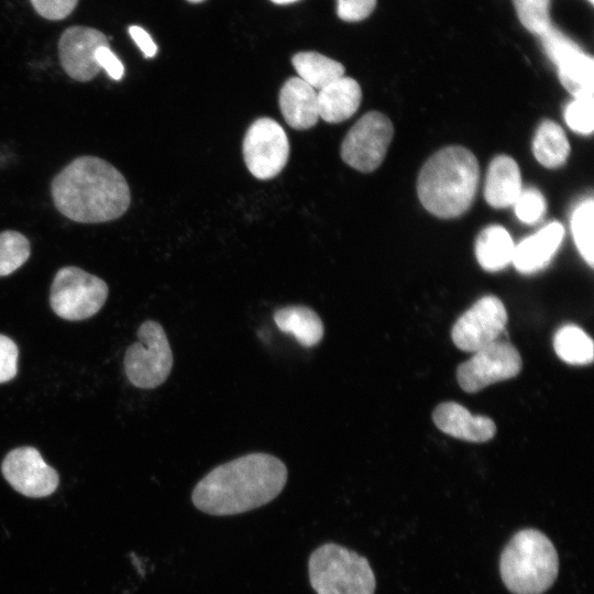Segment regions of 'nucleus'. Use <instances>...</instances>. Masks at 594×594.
<instances>
[{"instance_id": "nucleus-23", "label": "nucleus", "mask_w": 594, "mask_h": 594, "mask_svg": "<svg viewBox=\"0 0 594 594\" xmlns=\"http://www.w3.org/2000/svg\"><path fill=\"white\" fill-rule=\"evenodd\" d=\"M293 65L298 77L314 89H321L344 76L341 63L317 52H300L293 56Z\"/></svg>"}, {"instance_id": "nucleus-28", "label": "nucleus", "mask_w": 594, "mask_h": 594, "mask_svg": "<svg viewBox=\"0 0 594 594\" xmlns=\"http://www.w3.org/2000/svg\"><path fill=\"white\" fill-rule=\"evenodd\" d=\"M566 124L581 134H590L594 129L593 95L575 97L564 110Z\"/></svg>"}, {"instance_id": "nucleus-36", "label": "nucleus", "mask_w": 594, "mask_h": 594, "mask_svg": "<svg viewBox=\"0 0 594 594\" xmlns=\"http://www.w3.org/2000/svg\"><path fill=\"white\" fill-rule=\"evenodd\" d=\"M187 1L193 2V3H197V2H201L204 0H187Z\"/></svg>"}, {"instance_id": "nucleus-34", "label": "nucleus", "mask_w": 594, "mask_h": 594, "mask_svg": "<svg viewBox=\"0 0 594 594\" xmlns=\"http://www.w3.org/2000/svg\"><path fill=\"white\" fill-rule=\"evenodd\" d=\"M129 33L135 44L140 47V50L143 52L144 56L146 57H153L155 56L157 52V46L154 43L151 35L141 26L139 25H131L129 28Z\"/></svg>"}, {"instance_id": "nucleus-21", "label": "nucleus", "mask_w": 594, "mask_h": 594, "mask_svg": "<svg viewBox=\"0 0 594 594\" xmlns=\"http://www.w3.org/2000/svg\"><path fill=\"white\" fill-rule=\"evenodd\" d=\"M559 79L574 98L593 95L594 61L580 47L557 62Z\"/></svg>"}, {"instance_id": "nucleus-13", "label": "nucleus", "mask_w": 594, "mask_h": 594, "mask_svg": "<svg viewBox=\"0 0 594 594\" xmlns=\"http://www.w3.org/2000/svg\"><path fill=\"white\" fill-rule=\"evenodd\" d=\"M101 46H109V41L101 31L82 25L67 28L58 41L63 69L77 81L91 80L101 69L95 57L96 51Z\"/></svg>"}, {"instance_id": "nucleus-15", "label": "nucleus", "mask_w": 594, "mask_h": 594, "mask_svg": "<svg viewBox=\"0 0 594 594\" xmlns=\"http://www.w3.org/2000/svg\"><path fill=\"white\" fill-rule=\"evenodd\" d=\"M563 235V226L559 222H551L520 241L515 246L512 261L516 270L522 274H531L542 270L557 252Z\"/></svg>"}, {"instance_id": "nucleus-1", "label": "nucleus", "mask_w": 594, "mask_h": 594, "mask_svg": "<svg viewBox=\"0 0 594 594\" xmlns=\"http://www.w3.org/2000/svg\"><path fill=\"white\" fill-rule=\"evenodd\" d=\"M286 482L287 468L282 460L268 453H249L207 473L194 487L191 501L209 515H238L273 501Z\"/></svg>"}, {"instance_id": "nucleus-32", "label": "nucleus", "mask_w": 594, "mask_h": 594, "mask_svg": "<svg viewBox=\"0 0 594 594\" xmlns=\"http://www.w3.org/2000/svg\"><path fill=\"white\" fill-rule=\"evenodd\" d=\"M338 16L348 22L366 19L375 9L376 0H337Z\"/></svg>"}, {"instance_id": "nucleus-12", "label": "nucleus", "mask_w": 594, "mask_h": 594, "mask_svg": "<svg viewBox=\"0 0 594 594\" xmlns=\"http://www.w3.org/2000/svg\"><path fill=\"white\" fill-rule=\"evenodd\" d=\"M1 472L7 482L28 497H45L53 494L59 483L57 472L33 447H19L3 459Z\"/></svg>"}, {"instance_id": "nucleus-22", "label": "nucleus", "mask_w": 594, "mask_h": 594, "mask_svg": "<svg viewBox=\"0 0 594 594\" xmlns=\"http://www.w3.org/2000/svg\"><path fill=\"white\" fill-rule=\"evenodd\" d=\"M532 152L536 160L547 168L563 165L570 154V144L563 129L551 120L542 121L534 138Z\"/></svg>"}, {"instance_id": "nucleus-18", "label": "nucleus", "mask_w": 594, "mask_h": 594, "mask_svg": "<svg viewBox=\"0 0 594 594\" xmlns=\"http://www.w3.org/2000/svg\"><path fill=\"white\" fill-rule=\"evenodd\" d=\"M522 190L520 170L512 157L492 160L485 180L484 198L494 208L513 206Z\"/></svg>"}, {"instance_id": "nucleus-5", "label": "nucleus", "mask_w": 594, "mask_h": 594, "mask_svg": "<svg viewBox=\"0 0 594 594\" xmlns=\"http://www.w3.org/2000/svg\"><path fill=\"white\" fill-rule=\"evenodd\" d=\"M308 575L317 594H374L376 586L367 559L334 542L311 552Z\"/></svg>"}, {"instance_id": "nucleus-9", "label": "nucleus", "mask_w": 594, "mask_h": 594, "mask_svg": "<svg viewBox=\"0 0 594 594\" xmlns=\"http://www.w3.org/2000/svg\"><path fill=\"white\" fill-rule=\"evenodd\" d=\"M243 157L249 172L265 180L277 176L286 166L289 142L285 130L271 118H260L248 129Z\"/></svg>"}, {"instance_id": "nucleus-24", "label": "nucleus", "mask_w": 594, "mask_h": 594, "mask_svg": "<svg viewBox=\"0 0 594 594\" xmlns=\"http://www.w3.org/2000/svg\"><path fill=\"white\" fill-rule=\"evenodd\" d=\"M557 355L573 365L590 364L593 361L594 345L591 337L574 324L561 327L553 337Z\"/></svg>"}, {"instance_id": "nucleus-26", "label": "nucleus", "mask_w": 594, "mask_h": 594, "mask_svg": "<svg viewBox=\"0 0 594 594\" xmlns=\"http://www.w3.org/2000/svg\"><path fill=\"white\" fill-rule=\"evenodd\" d=\"M593 223L594 204L592 199H588L575 208L571 219V229L580 254L591 267L594 264Z\"/></svg>"}, {"instance_id": "nucleus-11", "label": "nucleus", "mask_w": 594, "mask_h": 594, "mask_svg": "<svg viewBox=\"0 0 594 594\" xmlns=\"http://www.w3.org/2000/svg\"><path fill=\"white\" fill-rule=\"evenodd\" d=\"M507 320L503 301L484 296L458 318L451 330L452 341L462 351L476 352L499 339Z\"/></svg>"}, {"instance_id": "nucleus-35", "label": "nucleus", "mask_w": 594, "mask_h": 594, "mask_svg": "<svg viewBox=\"0 0 594 594\" xmlns=\"http://www.w3.org/2000/svg\"><path fill=\"white\" fill-rule=\"evenodd\" d=\"M271 1L274 2V3H277V4H288V3L295 2L297 0H271Z\"/></svg>"}, {"instance_id": "nucleus-7", "label": "nucleus", "mask_w": 594, "mask_h": 594, "mask_svg": "<svg viewBox=\"0 0 594 594\" xmlns=\"http://www.w3.org/2000/svg\"><path fill=\"white\" fill-rule=\"evenodd\" d=\"M108 293V285L100 277L76 266H65L55 274L50 304L58 317L78 321L96 315L105 305Z\"/></svg>"}, {"instance_id": "nucleus-30", "label": "nucleus", "mask_w": 594, "mask_h": 594, "mask_svg": "<svg viewBox=\"0 0 594 594\" xmlns=\"http://www.w3.org/2000/svg\"><path fill=\"white\" fill-rule=\"evenodd\" d=\"M19 350L15 342L0 334V384L11 381L18 372Z\"/></svg>"}, {"instance_id": "nucleus-25", "label": "nucleus", "mask_w": 594, "mask_h": 594, "mask_svg": "<svg viewBox=\"0 0 594 594\" xmlns=\"http://www.w3.org/2000/svg\"><path fill=\"white\" fill-rule=\"evenodd\" d=\"M30 254L31 244L24 234L13 230L0 232V277L20 268Z\"/></svg>"}, {"instance_id": "nucleus-37", "label": "nucleus", "mask_w": 594, "mask_h": 594, "mask_svg": "<svg viewBox=\"0 0 594 594\" xmlns=\"http://www.w3.org/2000/svg\"><path fill=\"white\" fill-rule=\"evenodd\" d=\"M588 1H590L591 3H593V2H594V0H588Z\"/></svg>"}, {"instance_id": "nucleus-4", "label": "nucleus", "mask_w": 594, "mask_h": 594, "mask_svg": "<svg viewBox=\"0 0 594 594\" xmlns=\"http://www.w3.org/2000/svg\"><path fill=\"white\" fill-rule=\"evenodd\" d=\"M499 572L505 586L513 594H542L558 576L557 550L540 530H519L501 554Z\"/></svg>"}, {"instance_id": "nucleus-33", "label": "nucleus", "mask_w": 594, "mask_h": 594, "mask_svg": "<svg viewBox=\"0 0 594 594\" xmlns=\"http://www.w3.org/2000/svg\"><path fill=\"white\" fill-rule=\"evenodd\" d=\"M95 57L100 68H103L112 79L120 80L123 77V64L109 46L99 47Z\"/></svg>"}, {"instance_id": "nucleus-29", "label": "nucleus", "mask_w": 594, "mask_h": 594, "mask_svg": "<svg viewBox=\"0 0 594 594\" xmlns=\"http://www.w3.org/2000/svg\"><path fill=\"white\" fill-rule=\"evenodd\" d=\"M513 206L517 218L528 224L538 222L546 211L544 198L536 188L522 189Z\"/></svg>"}, {"instance_id": "nucleus-10", "label": "nucleus", "mask_w": 594, "mask_h": 594, "mask_svg": "<svg viewBox=\"0 0 594 594\" xmlns=\"http://www.w3.org/2000/svg\"><path fill=\"white\" fill-rule=\"evenodd\" d=\"M521 366L518 350L508 341L498 339L460 364L457 380L464 392L476 393L488 385L517 376Z\"/></svg>"}, {"instance_id": "nucleus-14", "label": "nucleus", "mask_w": 594, "mask_h": 594, "mask_svg": "<svg viewBox=\"0 0 594 594\" xmlns=\"http://www.w3.org/2000/svg\"><path fill=\"white\" fill-rule=\"evenodd\" d=\"M432 420L442 432L470 442H486L496 432V425L490 417L473 415L455 402L439 404Z\"/></svg>"}, {"instance_id": "nucleus-20", "label": "nucleus", "mask_w": 594, "mask_h": 594, "mask_svg": "<svg viewBox=\"0 0 594 594\" xmlns=\"http://www.w3.org/2000/svg\"><path fill=\"white\" fill-rule=\"evenodd\" d=\"M514 250L512 237L501 226L485 228L475 243L476 260L488 272H496L507 266L513 261Z\"/></svg>"}, {"instance_id": "nucleus-31", "label": "nucleus", "mask_w": 594, "mask_h": 594, "mask_svg": "<svg viewBox=\"0 0 594 594\" xmlns=\"http://www.w3.org/2000/svg\"><path fill=\"white\" fill-rule=\"evenodd\" d=\"M33 9L42 18L58 21L67 18L76 8L78 0H30Z\"/></svg>"}, {"instance_id": "nucleus-27", "label": "nucleus", "mask_w": 594, "mask_h": 594, "mask_svg": "<svg viewBox=\"0 0 594 594\" xmlns=\"http://www.w3.org/2000/svg\"><path fill=\"white\" fill-rule=\"evenodd\" d=\"M520 23L536 35L542 34L552 23L551 0H513Z\"/></svg>"}, {"instance_id": "nucleus-6", "label": "nucleus", "mask_w": 594, "mask_h": 594, "mask_svg": "<svg viewBox=\"0 0 594 594\" xmlns=\"http://www.w3.org/2000/svg\"><path fill=\"white\" fill-rule=\"evenodd\" d=\"M138 341L124 354V372L132 385L155 388L168 377L173 352L163 327L154 320L144 321L138 329Z\"/></svg>"}, {"instance_id": "nucleus-16", "label": "nucleus", "mask_w": 594, "mask_h": 594, "mask_svg": "<svg viewBox=\"0 0 594 594\" xmlns=\"http://www.w3.org/2000/svg\"><path fill=\"white\" fill-rule=\"evenodd\" d=\"M278 102L285 121L293 129L312 128L320 119L317 91L299 77L284 82Z\"/></svg>"}, {"instance_id": "nucleus-17", "label": "nucleus", "mask_w": 594, "mask_h": 594, "mask_svg": "<svg viewBox=\"0 0 594 594\" xmlns=\"http://www.w3.org/2000/svg\"><path fill=\"white\" fill-rule=\"evenodd\" d=\"M319 118L339 123L351 118L360 107L362 90L356 80L342 76L317 91Z\"/></svg>"}, {"instance_id": "nucleus-19", "label": "nucleus", "mask_w": 594, "mask_h": 594, "mask_svg": "<svg viewBox=\"0 0 594 594\" xmlns=\"http://www.w3.org/2000/svg\"><path fill=\"white\" fill-rule=\"evenodd\" d=\"M282 332L290 333L304 346L318 344L323 337V323L316 311L306 306H286L274 312Z\"/></svg>"}, {"instance_id": "nucleus-2", "label": "nucleus", "mask_w": 594, "mask_h": 594, "mask_svg": "<svg viewBox=\"0 0 594 594\" xmlns=\"http://www.w3.org/2000/svg\"><path fill=\"white\" fill-rule=\"evenodd\" d=\"M52 198L57 210L82 223L120 218L129 208L131 194L124 176L97 156H79L53 179Z\"/></svg>"}, {"instance_id": "nucleus-3", "label": "nucleus", "mask_w": 594, "mask_h": 594, "mask_svg": "<svg viewBox=\"0 0 594 594\" xmlns=\"http://www.w3.org/2000/svg\"><path fill=\"white\" fill-rule=\"evenodd\" d=\"M479 176V163L471 151L462 146L441 148L425 163L419 173V200L436 217H459L474 200Z\"/></svg>"}, {"instance_id": "nucleus-8", "label": "nucleus", "mask_w": 594, "mask_h": 594, "mask_svg": "<svg viewBox=\"0 0 594 594\" xmlns=\"http://www.w3.org/2000/svg\"><path fill=\"white\" fill-rule=\"evenodd\" d=\"M393 134L394 128L388 117L370 111L346 133L341 145V157L354 169L373 172L385 158Z\"/></svg>"}]
</instances>
